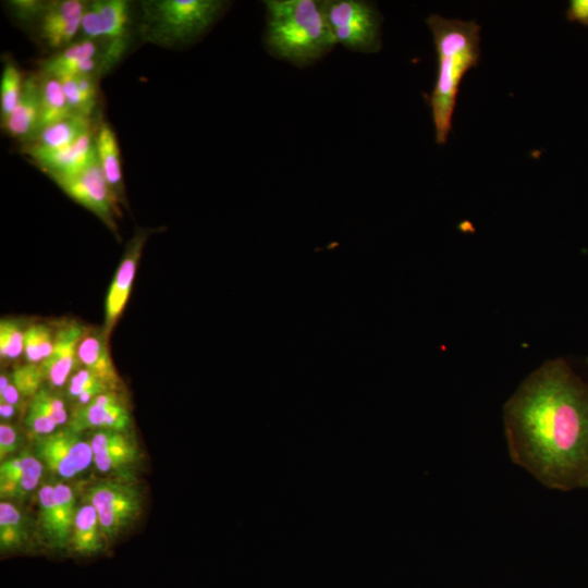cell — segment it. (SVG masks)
Here are the masks:
<instances>
[{
  "mask_svg": "<svg viewBox=\"0 0 588 588\" xmlns=\"http://www.w3.org/2000/svg\"><path fill=\"white\" fill-rule=\"evenodd\" d=\"M503 421L512 461L543 486L588 482V385L561 358L543 363L509 399Z\"/></svg>",
  "mask_w": 588,
  "mask_h": 588,
  "instance_id": "obj_1",
  "label": "cell"
},
{
  "mask_svg": "<svg viewBox=\"0 0 588 588\" xmlns=\"http://www.w3.org/2000/svg\"><path fill=\"white\" fill-rule=\"evenodd\" d=\"M427 24L433 36L438 74L429 99L436 142L446 143L464 75L479 62L480 26L474 21L446 19L431 14Z\"/></svg>",
  "mask_w": 588,
  "mask_h": 588,
  "instance_id": "obj_2",
  "label": "cell"
},
{
  "mask_svg": "<svg viewBox=\"0 0 588 588\" xmlns=\"http://www.w3.org/2000/svg\"><path fill=\"white\" fill-rule=\"evenodd\" d=\"M268 51L295 65L311 64L336 44L324 15L323 1H265Z\"/></svg>",
  "mask_w": 588,
  "mask_h": 588,
  "instance_id": "obj_3",
  "label": "cell"
},
{
  "mask_svg": "<svg viewBox=\"0 0 588 588\" xmlns=\"http://www.w3.org/2000/svg\"><path fill=\"white\" fill-rule=\"evenodd\" d=\"M228 4L222 0L142 1L137 29L144 41L180 49L201 37Z\"/></svg>",
  "mask_w": 588,
  "mask_h": 588,
  "instance_id": "obj_4",
  "label": "cell"
},
{
  "mask_svg": "<svg viewBox=\"0 0 588 588\" xmlns=\"http://www.w3.org/2000/svg\"><path fill=\"white\" fill-rule=\"evenodd\" d=\"M131 40L77 38L39 62V71L57 77L88 75L101 79L126 54Z\"/></svg>",
  "mask_w": 588,
  "mask_h": 588,
  "instance_id": "obj_5",
  "label": "cell"
},
{
  "mask_svg": "<svg viewBox=\"0 0 588 588\" xmlns=\"http://www.w3.org/2000/svg\"><path fill=\"white\" fill-rule=\"evenodd\" d=\"M324 15L335 44L359 52L381 47V16L371 3L358 0L323 1Z\"/></svg>",
  "mask_w": 588,
  "mask_h": 588,
  "instance_id": "obj_6",
  "label": "cell"
},
{
  "mask_svg": "<svg viewBox=\"0 0 588 588\" xmlns=\"http://www.w3.org/2000/svg\"><path fill=\"white\" fill-rule=\"evenodd\" d=\"M84 499L95 509L106 541L114 540L127 528L139 515L143 504L135 485L114 480L89 487Z\"/></svg>",
  "mask_w": 588,
  "mask_h": 588,
  "instance_id": "obj_7",
  "label": "cell"
},
{
  "mask_svg": "<svg viewBox=\"0 0 588 588\" xmlns=\"http://www.w3.org/2000/svg\"><path fill=\"white\" fill-rule=\"evenodd\" d=\"M65 195L96 215L115 232L120 203L108 185L98 157L85 169L71 175L51 179Z\"/></svg>",
  "mask_w": 588,
  "mask_h": 588,
  "instance_id": "obj_8",
  "label": "cell"
},
{
  "mask_svg": "<svg viewBox=\"0 0 588 588\" xmlns=\"http://www.w3.org/2000/svg\"><path fill=\"white\" fill-rule=\"evenodd\" d=\"M34 454L46 469L64 479L76 477L94 462L89 442L69 427L35 438Z\"/></svg>",
  "mask_w": 588,
  "mask_h": 588,
  "instance_id": "obj_9",
  "label": "cell"
},
{
  "mask_svg": "<svg viewBox=\"0 0 588 588\" xmlns=\"http://www.w3.org/2000/svg\"><path fill=\"white\" fill-rule=\"evenodd\" d=\"M87 1H47L44 12L30 28L33 38L47 52L54 54L78 38Z\"/></svg>",
  "mask_w": 588,
  "mask_h": 588,
  "instance_id": "obj_10",
  "label": "cell"
},
{
  "mask_svg": "<svg viewBox=\"0 0 588 588\" xmlns=\"http://www.w3.org/2000/svg\"><path fill=\"white\" fill-rule=\"evenodd\" d=\"M39 524L47 542L54 549L70 544L77 509L72 489L63 483H46L38 492Z\"/></svg>",
  "mask_w": 588,
  "mask_h": 588,
  "instance_id": "obj_11",
  "label": "cell"
},
{
  "mask_svg": "<svg viewBox=\"0 0 588 588\" xmlns=\"http://www.w3.org/2000/svg\"><path fill=\"white\" fill-rule=\"evenodd\" d=\"M133 25L134 14L130 1H87L78 38L131 40Z\"/></svg>",
  "mask_w": 588,
  "mask_h": 588,
  "instance_id": "obj_12",
  "label": "cell"
},
{
  "mask_svg": "<svg viewBox=\"0 0 588 588\" xmlns=\"http://www.w3.org/2000/svg\"><path fill=\"white\" fill-rule=\"evenodd\" d=\"M130 426V412L115 391L101 393L90 403L76 406L68 422V427L78 433L88 429L125 432Z\"/></svg>",
  "mask_w": 588,
  "mask_h": 588,
  "instance_id": "obj_13",
  "label": "cell"
},
{
  "mask_svg": "<svg viewBox=\"0 0 588 588\" xmlns=\"http://www.w3.org/2000/svg\"><path fill=\"white\" fill-rule=\"evenodd\" d=\"M148 232L138 231L130 241L108 290L105 307V336L108 338L128 301L137 265Z\"/></svg>",
  "mask_w": 588,
  "mask_h": 588,
  "instance_id": "obj_14",
  "label": "cell"
},
{
  "mask_svg": "<svg viewBox=\"0 0 588 588\" xmlns=\"http://www.w3.org/2000/svg\"><path fill=\"white\" fill-rule=\"evenodd\" d=\"M40 78L38 72L27 73L17 105L1 126L7 135L24 145L41 128Z\"/></svg>",
  "mask_w": 588,
  "mask_h": 588,
  "instance_id": "obj_15",
  "label": "cell"
},
{
  "mask_svg": "<svg viewBox=\"0 0 588 588\" xmlns=\"http://www.w3.org/2000/svg\"><path fill=\"white\" fill-rule=\"evenodd\" d=\"M98 121L75 114L59 120L40 128L30 142L21 146V152L32 161L59 151L94 130Z\"/></svg>",
  "mask_w": 588,
  "mask_h": 588,
  "instance_id": "obj_16",
  "label": "cell"
},
{
  "mask_svg": "<svg viewBox=\"0 0 588 588\" xmlns=\"http://www.w3.org/2000/svg\"><path fill=\"white\" fill-rule=\"evenodd\" d=\"M85 334L86 328L76 321L69 322L57 331L52 353L40 364L45 380L51 387L60 388L69 380L79 363L77 351Z\"/></svg>",
  "mask_w": 588,
  "mask_h": 588,
  "instance_id": "obj_17",
  "label": "cell"
},
{
  "mask_svg": "<svg viewBox=\"0 0 588 588\" xmlns=\"http://www.w3.org/2000/svg\"><path fill=\"white\" fill-rule=\"evenodd\" d=\"M97 126L82 135L70 146L59 151L39 157L30 162L50 179L79 172L97 158Z\"/></svg>",
  "mask_w": 588,
  "mask_h": 588,
  "instance_id": "obj_18",
  "label": "cell"
},
{
  "mask_svg": "<svg viewBox=\"0 0 588 588\" xmlns=\"http://www.w3.org/2000/svg\"><path fill=\"white\" fill-rule=\"evenodd\" d=\"M42 463L33 453L23 451L0 465V495L3 499H22L39 485Z\"/></svg>",
  "mask_w": 588,
  "mask_h": 588,
  "instance_id": "obj_19",
  "label": "cell"
},
{
  "mask_svg": "<svg viewBox=\"0 0 588 588\" xmlns=\"http://www.w3.org/2000/svg\"><path fill=\"white\" fill-rule=\"evenodd\" d=\"M89 444L94 453L93 463L100 473L121 469L137 460L136 445L122 431L98 430Z\"/></svg>",
  "mask_w": 588,
  "mask_h": 588,
  "instance_id": "obj_20",
  "label": "cell"
},
{
  "mask_svg": "<svg viewBox=\"0 0 588 588\" xmlns=\"http://www.w3.org/2000/svg\"><path fill=\"white\" fill-rule=\"evenodd\" d=\"M96 150L98 161L108 185L120 204H125L122 159L117 134L111 124L98 121L96 131Z\"/></svg>",
  "mask_w": 588,
  "mask_h": 588,
  "instance_id": "obj_21",
  "label": "cell"
},
{
  "mask_svg": "<svg viewBox=\"0 0 588 588\" xmlns=\"http://www.w3.org/2000/svg\"><path fill=\"white\" fill-rule=\"evenodd\" d=\"M79 363L106 383L111 391H117L121 383L114 368L107 338L97 334H85L77 351Z\"/></svg>",
  "mask_w": 588,
  "mask_h": 588,
  "instance_id": "obj_22",
  "label": "cell"
},
{
  "mask_svg": "<svg viewBox=\"0 0 588 588\" xmlns=\"http://www.w3.org/2000/svg\"><path fill=\"white\" fill-rule=\"evenodd\" d=\"M69 108L75 115L95 119L100 98V79L88 75L58 77Z\"/></svg>",
  "mask_w": 588,
  "mask_h": 588,
  "instance_id": "obj_23",
  "label": "cell"
},
{
  "mask_svg": "<svg viewBox=\"0 0 588 588\" xmlns=\"http://www.w3.org/2000/svg\"><path fill=\"white\" fill-rule=\"evenodd\" d=\"M105 538L95 509L84 502L78 506L74 519L70 544L74 552L89 555L102 549Z\"/></svg>",
  "mask_w": 588,
  "mask_h": 588,
  "instance_id": "obj_24",
  "label": "cell"
},
{
  "mask_svg": "<svg viewBox=\"0 0 588 588\" xmlns=\"http://www.w3.org/2000/svg\"><path fill=\"white\" fill-rule=\"evenodd\" d=\"M40 78L41 128L59 120L73 115L61 82L57 76L38 71Z\"/></svg>",
  "mask_w": 588,
  "mask_h": 588,
  "instance_id": "obj_25",
  "label": "cell"
},
{
  "mask_svg": "<svg viewBox=\"0 0 588 588\" xmlns=\"http://www.w3.org/2000/svg\"><path fill=\"white\" fill-rule=\"evenodd\" d=\"M28 540V524L22 511L9 501L0 503V548L15 550Z\"/></svg>",
  "mask_w": 588,
  "mask_h": 588,
  "instance_id": "obj_26",
  "label": "cell"
},
{
  "mask_svg": "<svg viewBox=\"0 0 588 588\" xmlns=\"http://www.w3.org/2000/svg\"><path fill=\"white\" fill-rule=\"evenodd\" d=\"M26 74H23L17 64L7 59L0 79V118L1 123L14 110L23 91Z\"/></svg>",
  "mask_w": 588,
  "mask_h": 588,
  "instance_id": "obj_27",
  "label": "cell"
},
{
  "mask_svg": "<svg viewBox=\"0 0 588 588\" xmlns=\"http://www.w3.org/2000/svg\"><path fill=\"white\" fill-rule=\"evenodd\" d=\"M56 334L45 323H32L24 332V355L27 363L41 364L52 353Z\"/></svg>",
  "mask_w": 588,
  "mask_h": 588,
  "instance_id": "obj_28",
  "label": "cell"
},
{
  "mask_svg": "<svg viewBox=\"0 0 588 588\" xmlns=\"http://www.w3.org/2000/svg\"><path fill=\"white\" fill-rule=\"evenodd\" d=\"M108 391H111L109 387L86 368L78 369L69 379L68 397L76 402V406L86 405Z\"/></svg>",
  "mask_w": 588,
  "mask_h": 588,
  "instance_id": "obj_29",
  "label": "cell"
},
{
  "mask_svg": "<svg viewBox=\"0 0 588 588\" xmlns=\"http://www.w3.org/2000/svg\"><path fill=\"white\" fill-rule=\"evenodd\" d=\"M24 332L16 320L0 321V356L2 359H15L24 353Z\"/></svg>",
  "mask_w": 588,
  "mask_h": 588,
  "instance_id": "obj_30",
  "label": "cell"
},
{
  "mask_svg": "<svg viewBox=\"0 0 588 588\" xmlns=\"http://www.w3.org/2000/svg\"><path fill=\"white\" fill-rule=\"evenodd\" d=\"M11 379L23 397H33L41 389L45 376L38 364L27 363L17 367Z\"/></svg>",
  "mask_w": 588,
  "mask_h": 588,
  "instance_id": "obj_31",
  "label": "cell"
},
{
  "mask_svg": "<svg viewBox=\"0 0 588 588\" xmlns=\"http://www.w3.org/2000/svg\"><path fill=\"white\" fill-rule=\"evenodd\" d=\"M30 403L42 411L50 417L58 427L69 422L70 415L68 413L65 402L57 395V393L41 388L30 400Z\"/></svg>",
  "mask_w": 588,
  "mask_h": 588,
  "instance_id": "obj_32",
  "label": "cell"
},
{
  "mask_svg": "<svg viewBox=\"0 0 588 588\" xmlns=\"http://www.w3.org/2000/svg\"><path fill=\"white\" fill-rule=\"evenodd\" d=\"M46 4L45 0H10L5 2L13 19L29 29L44 12Z\"/></svg>",
  "mask_w": 588,
  "mask_h": 588,
  "instance_id": "obj_33",
  "label": "cell"
},
{
  "mask_svg": "<svg viewBox=\"0 0 588 588\" xmlns=\"http://www.w3.org/2000/svg\"><path fill=\"white\" fill-rule=\"evenodd\" d=\"M24 424L35 437L48 436L58 430V425L37 406L29 403Z\"/></svg>",
  "mask_w": 588,
  "mask_h": 588,
  "instance_id": "obj_34",
  "label": "cell"
},
{
  "mask_svg": "<svg viewBox=\"0 0 588 588\" xmlns=\"http://www.w3.org/2000/svg\"><path fill=\"white\" fill-rule=\"evenodd\" d=\"M21 444V437L17 429L8 424L1 422L0 425V460L1 462L9 458L14 454Z\"/></svg>",
  "mask_w": 588,
  "mask_h": 588,
  "instance_id": "obj_35",
  "label": "cell"
},
{
  "mask_svg": "<svg viewBox=\"0 0 588 588\" xmlns=\"http://www.w3.org/2000/svg\"><path fill=\"white\" fill-rule=\"evenodd\" d=\"M566 17L571 22L588 26V0H571Z\"/></svg>",
  "mask_w": 588,
  "mask_h": 588,
  "instance_id": "obj_36",
  "label": "cell"
},
{
  "mask_svg": "<svg viewBox=\"0 0 588 588\" xmlns=\"http://www.w3.org/2000/svg\"><path fill=\"white\" fill-rule=\"evenodd\" d=\"M21 396L22 394L19 392V390L12 382V379H11V382L8 384V387L0 391V402L11 404L15 407L20 406Z\"/></svg>",
  "mask_w": 588,
  "mask_h": 588,
  "instance_id": "obj_37",
  "label": "cell"
},
{
  "mask_svg": "<svg viewBox=\"0 0 588 588\" xmlns=\"http://www.w3.org/2000/svg\"><path fill=\"white\" fill-rule=\"evenodd\" d=\"M16 409H17V407H15V406H13L11 404L0 402V417H1V419L4 420V421H8V420L12 419L16 415Z\"/></svg>",
  "mask_w": 588,
  "mask_h": 588,
  "instance_id": "obj_38",
  "label": "cell"
},
{
  "mask_svg": "<svg viewBox=\"0 0 588 588\" xmlns=\"http://www.w3.org/2000/svg\"><path fill=\"white\" fill-rule=\"evenodd\" d=\"M585 488H588V482L585 485Z\"/></svg>",
  "mask_w": 588,
  "mask_h": 588,
  "instance_id": "obj_39",
  "label": "cell"
}]
</instances>
